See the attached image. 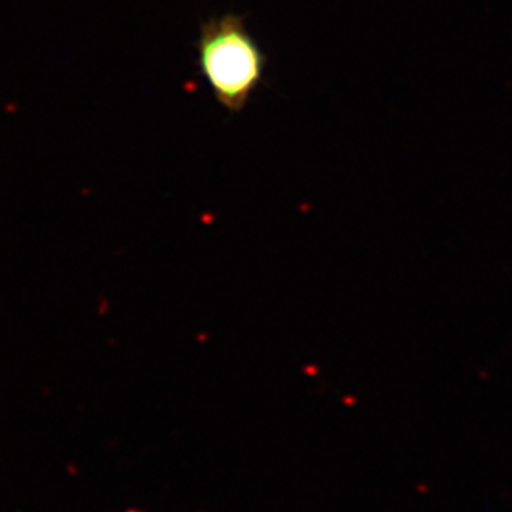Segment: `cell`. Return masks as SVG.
<instances>
[{
    "mask_svg": "<svg viewBox=\"0 0 512 512\" xmlns=\"http://www.w3.org/2000/svg\"><path fill=\"white\" fill-rule=\"evenodd\" d=\"M198 60L214 97L229 113L247 107L266 75V55L242 15H218L204 22L199 30Z\"/></svg>",
    "mask_w": 512,
    "mask_h": 512,
    "instance_id": "1",
    "label": "cell"
}]
</instances>
